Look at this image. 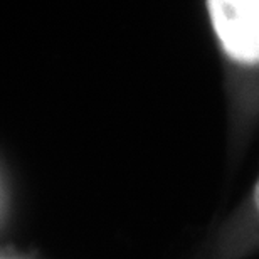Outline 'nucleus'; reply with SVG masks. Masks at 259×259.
I'll use <instances>...</instances> for the list:
<instances>
[{
  "instance_id": "f03ea898",
  "label": "nucleus",
  "mask_w": 259,
  "mask_h": 259,
  "mask_svg": "<svg viewBox=\"0 0 259 259\" xmlns=\"http://www.w3.org/2000/svg\"><path fill=\"white\" fill-rule=\"evenodd\" d=\"M259 249V175L226 222L210 259H241Z\"/></svg>"
},
{
  "instance_id": "f257e3e1",
  "label": "nucleus",
  "mask_w": 259,
  "mask_h": 259,
  "mask_svg": "<svg viewBox=\"0 0 259 259\" xmlns=\"http://www.w3.org/2000/svg\"><path fill=\"white\" fill-rule=\"evenodd\" d=\"M224 91L229 148L239 153L259 125V0H202Z\"/></svg>"
}]
</instances>
